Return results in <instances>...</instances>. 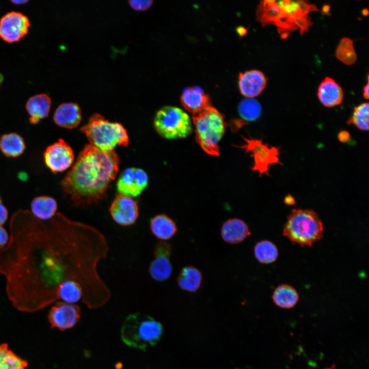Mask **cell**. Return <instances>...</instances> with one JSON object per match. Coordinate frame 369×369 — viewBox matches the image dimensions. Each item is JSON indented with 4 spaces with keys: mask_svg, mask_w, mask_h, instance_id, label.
<instances>
[{
    "mask_svg": "<svg viewBox=\"0 0 369 369\" xmlns=\"http://www.w3.org/2000/svg\"><path fill=\"white\" fill-rule=\"evenodd\" d=\"M369 105L368 102L363 103L354 108L352 116L347 124H353L362 131L368 130Z\"/></svg>",
    "mask_w": 369,
    "mask_h": 369,
    "instance_id": "32",
    "label": "cell"
},
{
    "mask_svg": "<svg viewBox=\"0 0 369 369\" xmlns=\"http://www.w3.org/2000/svg\"><path fill=\"white\" fill-rule=\"evenodd\" d=\"M195 139L207 154L218 156L219 142L226 128L223 116L215 108L210 106L193 115Z\"/></svg>",
    "mask_w": 369,
    "mask_h": 369,
    "instance_id": "7",
    "label": "cell"
},
{
    "mask_svg": "<svg viewBox=\"0 0 369 369\" xmlns=\"http://www.w3.org/2000/svg\"><path fill=\"white\" fill-rule=\"evenodd\" d=\"M28 362L15 354L7 343L0 344V369H26Z\"/></svg>",
    "mask_w": 369,
    "mask_h": 369,
    "instance_id": "27",
    "label": "cell"
},
{
    "mask_svg": "<svg viewBox=\"0 0 369 369\" xmlns=\"http://www.w3.org/2000/svg\"><path fill=\"white\" fill-rule=\"evenodd\" d=\"M31 213L41 220H48L56 214L57 203L53 198L42 195L35 197L31 202Z\"/></svg>",
    "mask_w": 369,
    "mask_h": 369,
    "instance_id": "23",
    "label": "cell"
},
{
    "mask_svg": "<svg viewBox=\"0 0 369 369\" xmlns=\"http://www.w3.org/2000/svg\"><path fill=\"white\" fill-rule=\"evenodd\" d=\"M9 235L6 230L0 225V250L3 249L7 244Z\"/></svg>",
    "mask_w": 369,
    "mask_h": 369,
    "instance_id": "34",
    "label": "cell"
},
{
    "mask_svg": "<svg viewBox=\"0 0 369 369\" xmlns=\"http://www.w3.org/2000/svg\"><path fill=\"white\" fill-rule=\"evenodd\" d=\"M8 211L7 208L3 203L2 199L0 196V225L4 224L7 220Z\"/></svg>",
    "mask_w": 369,
    "mask_h": 369,
    "instance_id": "35",
    "label": "cell"
},
{
    "mask_svg": "<svg viewBox=\"0 0 369 369\" xmlns=\"http://www.w3.org/2000/svg\"><path fill=\"white\" fill-rule=\"evenodd\" d=\"M153 1L139 0L129 1L130 6L134 10L137 11H144L149 8L152 5Z\"/></svg>",
    "mask_w": 369,
    "mask_h": 369,
    "instance_id": "33",
    "label": "cell"
},
{
    "mask_svg": "<svg viewBox=\"0 0 369 369\" xmlns=\"http://www.w3.org/2000/svg\"><path fill=\"white\" fill-rule=\"evenodd\" d=\"M323 224L312 210L293 209L288 216L283 234L302 247L311 246L322 237Z\"/></svg>",
    "mask_w": 369,
    "mask_h": 369,
    "instance_id": "6",
    "label": "cell"
},
{
    "mask_svg": "<svg viewBox=\"0 0 369 369\" xmlns=\"http://www.w3.org/2000/svg\"><path fill=\"white\" fill-rule=\"evenodd\" d=\"M272 299L278 306L290 309L294 307L297 303L299 295L293 286L288 284H281L274 290Z\"/></svg>",
    "mask_w": 369,
    "mask_h": 369,
    "instance_id": "26",
    "label": "cell"
},
{
    "mask_svg": "<svg viewBox=\"0 0 369 369\" xmlns=\"http://www.w3.org/2000/svg\"><path fill=\"white\" fill-rule=\"evenodd\" d=\"M9 231L8 242L0 250V273L17 310L43 309L59 299V289L72 281L81 286L82 301L89 308L109 300L111 291L97 270L108 246L98 229L60 213L41 220L20 210L12 216Z\"/></svg>",
    "mask_w": 369,
    "mask_h": 369,
    "instance_id": "1",
    "label": "cell"
},
{
    "mask_svg": "<svg viewBox=\"0 0 369 369\" xmlns=\"http://www.w3.org/2000/svg\"><path fill=\"white\" fill-rule=\"evenodd\" d=\"M148 184V176L141 169L129 168L120 175L116 183L119 194L129 197L139 196Z\"/></svg>",
    "mask_w": 369,
    "mask_h": 369,
    "instance_id": "11",
    "label": "cell"
},
{
    "mask_svg": "<svg viewBox=\"0 0 369 369\" xmlns=\"http://www.w3.org/2000/svg\"><path fill=\"white\" fill-rule=\"evenodd\" d=\"M113 220L121 226L134 224L139 216L138 204L132 198L117 194L109 208Z\"/></svg>",
    "mask_w": 369,
    "mask_h": 369,
    "instance_id": "15",
    "label": "cell"
},
{
    "mask_svg": "<svg viewBox=\"0 0 369 369\" xmlns=\"http://www.w3.org/2000/svg\"><path fill=\"white\" fill-rule=\"evenodd\" d=\"M80 313V308L76 304L58 302L50 309L48 321L52 328L64 331L73 327L79 321Z\"/></svg>",
    "mask_w": 369,
    "mask_h": 369,
    "instance_id": "12",
    "label": "cell"
},
{
    "mask_svg": "<svg viewBox=\"0 0 369 369\" xmlns=\"http://www.w3.org/2000/svg\"><path fill=\"white\" fill-rule=\"evenodd\" d=\"M363 96L365 98L368 99V97H369V85L368 83L364 87Z\"/></svg>",
    "mask_w": 369,
    "mask_h": 369,
    "instance_id": "36",
    "label": "cell"
},
{
    "mask_svg": "<svg viewBox=\"0 0 369 369\" xmlns=\"http://www.w3.org/2000/svg\"><path fill=\"white\" fill-rule=\"evenodd\" d=\"M162 334L160 322L151 316L141 313L128 315L121 329V338L127 345L146 350L155 345Z\"/></svg>",
    "mask_w": 369,
    "mask_h": 369,
    "instance_id": "4",
    "label": "cell"
},
{
    "mask_svg": "<svg viewBox=\"0 0 369 369\" xmlns=\"http://www.w3.org/2000/svg\"><path fill=\"white\" fill-rule=\"evenodd\" d=\"M53 120L60 127L75 128L81 120V109L77 103H62L55 110Z\"/></svg>",
    "mask_w": 369,
    "mask_h": 369,
    "instance_id": "18",
    "label": "cell"
},
{
    "mask_svg": "<svg viewBox=\"0 0 369 369\" xmlns=\"http://www.w3.org/2000/svg\"><path fill=\"white\" fill-rule=\"evenodd\" d=\"M30 26L26 15L18 12H8L0 19V37L8 43L17 42L27 33Z\"/></svg>",
    "mask_w": 369,
    "mask_h": 369,
    "instance_id": "13",
    "label": "cell"
},
{
    "mask_svg": "<svg viewBox=\"0 0 369 369\" xmlns=\"http://www.w3.org/2000/svg\"><path fill=\"white\" fill-rule=\"evenodd\" d=\"M317 95L323 106L328 108L340 105L343 98L341 87L333 78L326 77L320 83Z\"/></svg>",
    "mask_w": 369,
    "mask_h": 369,
    "instance_id": "20",
    "label": "cell"
},
{
    "mask_svg": "<svg viewBox=\"0 0 369 369\" xmlns=\"http://www.w3.org/2000/svg\"><path fill=\"white\" fill-rule=\"evenodd\" d=\"M336 57L345 65H351L355 63L357 55L353 45V41L348 38H342L336 50Z\"/></svg>",
    "mask_w": 369,
    "mask_h": 369,
    "instance_id": "30",
    "label": "cell"
},
{
    "mask_svg": "<svg viewBox=\"0 0 369 369\" xmlns=\"http://www.w3.org/2000/svg\"><path fill=\"white\" fill-rule=\"evenodd\" d=\"M202 281L201 272L193 266H186L180 271L176 281L182 290L190 293L196 292L200 288Z\"/></svg>",
    "mask_w": 369,
    "mask_h": 369,
    "instance_id": "25",
    "label": "cell"
},
{
    "mask_svg": "<svg viewBox=\"0 0 369 369\" xmlns=\"http://www.w3.org/2000/svg\"><path fill=\"white\" fill-rule=\"evenodd\" d=\"M119 162L114 150L104 151L90 145L85 146L61 182L65 195L70 196L76 207L97 204L116 176Z\"/></svg>",
    "mask_w": 369,
    "mask_h": 369,
    "instance_id": "2",
    "label": "cell"
},
{
    "mask_svg": "<svg viewBox=\"0 0 369 369\" xmlns=\"http://www.w3.org/2000/svg\"><path fill=\"white\" fill-rule=\"evenodd\" d=\"M220 233L223 241L232 244L242 242L251 234L248 224L237 218L226 220L221 226Z\"/></svg>",
    "mask_w": 369,
    "mask_h": 369,
    "instance_id": "19",
    "label": "cell"
},
{
    "mask_svg": "<svg viewBox=\"0 0 369 369\" xmlns=\"http://www.w3.org/2000/svg\"><path fill=\"white\" fill-rule=\"evenodd\" d=\"M254 252L256 259L263 264L272 263L278 256L277 247L272 242L267 240L258 242L254 246Z\"/></svg>",
    "mask_w": 369,
    "mask_h": 369,
    "instance_id": "28",
    "label": "cell"
},
{
    "mask_svg": "<svg viewBox=\"0 0 369 369\" xmlns=\"http://www.w3.org/2000/svg\"><path fill=\"white\" fill-rule=\"evenodd\" d=\"M180 101L184 109L193 115L211 106L208 95L198 86L185 88L181 95Z\"/></svg>",
    "mask_w": 369,
    "mask_h": 369,
    "instance_id": "17",
    "label": "cell"
},
{
    "mask_svg": "<svg viewBox=\"0 0 369 369\" xmlns=\"http://www.w3.org/2000/svg\"><path fill=\"white\" fill-rule=\"evenodd\" d=\"M83 290L81 286L75 281L64 284L58 291L59 299L70 303L77 302L83 298Z\"/></svg>",
    "mask_w": 369,
    "mask_h": 369,
    "instance_id": "31",
    "label": "cell"
},
{
    "mask_svg": "<svg viewBox=\"0 0 369 369\" xmlns=\"http://www.w3.org/2000/svg\"><path fill=\"white\" fill-rule=\"evenodd\" d=\"M46 167L53 173L63 172L73 163L74 155L71 147L63 139L49 145L44 153Z\"/></svg>",
    "mask_w": 369,
    "mask_h": 369,
    "instance_id": "10",
    "label": "cell"
},
{
    "mask_svg": "<svg viewBox=\"0 0 369 369\" xmlns=\"http://www.w3.org/2000/svg\"><path fill=\"white\" fill-rule=\"evenodd\" d=\"M238 110L241 118L247 121L256 120L261 113L260 104L252 98H247L242 100L238 105Z\"/></svg>",
    "mask_w": 369,
    "mask_h": 369,
    "instance_id": "29",
    "label": "cell"
},
{
    "mask_svg": "<svg viewBox=\"0 0 369 369\" xmlns=\"http://www.w3.org/2000/svg\"><path fill=\"white\" fill-rule=\"evenodd\" d=\"M149 228L152 234L160 241L170 239L177 232L175 221L165 214L153 217L150 221Z\"/></svg>",
    "mask_w": 369,
    "mask_h": 369,
    "instance_id": "22",
    "label": "cell"
},
{
    "mask_svg": "<svg viewBox=\"0 0 369 369\" xmlns=\"http://www.w3.org/2000/svg\"><path fill=\"white\" fill-rule=\"evenodd\" d=\"M326 369H332V368H326Z\"/></svg>",
    "mask_w": 369,
    "mask_h": 369,
    "instance_id": "38",
    "label": "cell"
},
{
    "mask_svg": "<svg viewBox=\"0 0 369 369\" xmlns=\"http://www.w3.org/2000/svg\"><path fill=\"white\" fill-rule=\"evenodd\" d=\"M28 1L27 0H15V1H11V2L14 3V4L17 5H20V4H24L26 3H27Z\"/></svg>",
    "mask_w": 369,
    "mask_h": 369,
    "instance_id": "37",
    "label": "cell"
},
{
    "mask_svg": "<svg viewBox=\"0 0 369 369\" xmlns=\"http://www.w3.org/2000/svg\"><path fill=\"white\" fill-rule=\"evenodd\" d=\"M266 78L258 70H253L239 74L238 84L241 93L247 98L259 95L265 87Z\"/></svg>",
    "mask_w": 369,
    "mask_h": 369,
    "instance_id": "16",
    "label": "cell"
},
{
    "mask_svg": "<svg viewBox=\"0 0 369 369\" xmlns=\"http://www.w3.org/2000/svg\"><path fill=\"white\" fill-rule=\"evenodd\" d=\"M154 126L161 136L168 139L186 138L193 130L188 114L174 106H165L160 109L155 116Z\"/></svg>",
    "mask_w": 369,
    "mask_h": 369,
    "instance_id": "8",
    "label": "cell"
},
{
    "mask_svg": "<svg viewBox=\"0 0 369 369\" xmlns=\"http://www.w3.org/2000/svg\"><path fill=\"white\" fill-rule=\"evenodd\" d=\"M51 105L50 97L46 94L35 95L28 99L26 104L31 124H36L47 117Z\"/></svg>",
    "mask_w": 369,
    "mask_h": 369,
    "instance_id": "21",
    "label": "cell"
},
{
    "mask_svg": "<svg viewBox=\"0 0 369 369\" xmlns=\"http://www.w3.org/2000/svg\"><path fill=\"white\" fill-rule=\"evenodd\" d=\"M80 131L90 145L102 151H113L117 146L126 147L129 143L127 130L121 124L109 121L99 114L91 116Z\"/></svg>",
    "mask_w": 369,
    "mask_h": 369,
    "instance_id": "5",
    "label": "cell"
},
{
    "mask_svg": "<svg viewBox=\"0 0 369 369\" xmlns=\"http://www.w3.org/2000/svg\"><path fill=\"white\" fill-rule=\"evenodd\" d=\"M171 252V246L167 242L160 241L155 245L154 258L149 268V274L154 280L162 282L171 277L173 272V266L170 260Z\"/></svg>",
    "mask_w": 369,
    "mask_h": 369,
    "instance_id": "14",
    "label": "cell"
},
{
    "mask_svg": "<svg viewBox=\"0 0 369 369\" xmlns=\"http://www.w3.org/2000/svg\"><path fill=\"white\" fill-rule=\"evenodd\" d=\"M318 10L316 5L303 1H263L259 4L256 15L263 26L275 25L283 38L298 30L303 34L312 22L311 12Z\"/></svg>",
    "mask_w": 369,
    "mask_h": 369,
    "instance_id": "3",
    "label": "cell"
},
{
    "mask_svg": "<svg viewBox=\"0 0 369 369\" xmlns=\"http://www.w3.org/2000/svg\"><path fill=\"white\" fill-rule=\"evenodd\" d=\"M26 149L23 137L15 132L5 133L0 136V151L7 157L20 156Z\"/></svg>",
    "mask_w": 369,
    "mask_h": 369,
    "instance_id": "24",
    "label": "cell"
},
{
    "mask_svg": "<svg viewBox=\"0 0 369 369\" xmlns=\"http://www.w3.org/2000/svg\"><path fill=\"white\" fill-rule=\"evenodd\" d=\"M244 149L247 152H252L254 158V166L252 169L259 172L260 176L268 174L270 166L275 163L282 165L279 160V148L276 147H269L268 144L263 143L262 140L256 139H245Z\"/></svg>",
    "mask_w": 369,
    "mask_h": 369,
    "instance_id": "9",
    "label": "cell"
}]
</instances>
